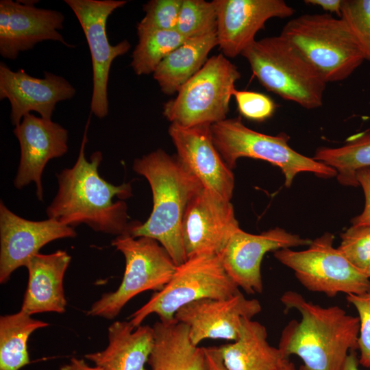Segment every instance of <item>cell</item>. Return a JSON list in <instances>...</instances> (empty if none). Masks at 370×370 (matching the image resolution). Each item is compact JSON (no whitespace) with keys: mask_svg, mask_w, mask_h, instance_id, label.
Wrapping results in <instances>:
<instances>
[{"mask_svg":"<svg viewBox=\"0 0 370 370\" xmlns=\"http://www.w3.org/2000/svg\"><path fill=\"white\" fill-rule=\"evenodd\" d=\"M36 1H0V54L15 60L19 53L46 40L68 44L60 30L64 14L57 10L35 6Z\"/></svg>","mask_w":370,"mask_h":370,"instance_id":"5bb4252c","label":"cell"},{"mask_svg":"<svg viewBox=\"0 0 370 370\" xmlns=\"http://www.w3.org/2000/svg\"><path fill=\"white\" fill-rule=\"evenodd\" d=\"M341 238L338 249L365 274L370 267V226L352 225L341 234Z\"/></svg>","mask_w":370,"mask_h":370,"instance_id":"1f68e13d","label":"cell"},{"mask_svg":"<svg viewBox=\"0 0 370 370\" xmlns=\"http://www.w3.org/2000/svg\"><path fill=\"white\" fill-rule=\"evenodd\" d=\"M73 227L53 219L30 221L16 215L0 202V283L7 282L12 273L26 267L29 259L47 243L73 238Z\"/></svg>","mask_w":370,"mask_h":370,"instance_id":"9a60e30c","label":"cell"},{"mask_svg":"<svg viewBox=\"0 0 370 370\" xmlns=\"http://www.w3.org/2000/svg\"><path fill=\"white\" fill-rule=\"evenodd\" d=\"M133 170L148 181L153 209L145 223H133L130 234L157 241L179 266L187 260L182 234L183 217L189 201L203 186L177 156L162 149L136 159Z\"/></svg>","mask_w":370,"mask_h":370,"instance_id":"3957f363","label":"cell"},{"mask_svg":"<svg viewBox=\"0 0 370 370\" xmlns=\"http://www.w3.org/2000/svg\"><path fill=\"white\" fill-rule=\"evenodd\" d=\"M217 45L226 58L241 55L272 18H288L295 10L283 0H214Z\"/></svg>","mask_w":370,"mask_h":370,"instance_id":"e0dca14e","label":"cell"},{"mask_svg":"<svg viewBox=\"0 0 370 370\" xmlns=\"http://www.w3.org/2000/svg\"><path fill=\"white\" fill-rule=\"evenodd\" d=\"M75 93L74 86L62 76L45 72L43 78L34 77L23 69L14 71L0 63V99L10 101L14 127L31 112L51 119L56 104L73 98Z\"/></svg>","mask_w":370,"mask_h":370,"instance_id":"ac0fdd59","label":"cell"},{"mask_svg":"<svg viewBox=\"0 0 370 370\" xmlns=\"http://www.w3.org/2000/svg\"><path fill=\"white\" fill-rule=\"evenodd\" d=\"M210 126L185 127L171 123L168 131L182 164L203 187L230 201L234 176L212 141Z\"/></svg>","mask_w":370,"mask_h":370,"instance_id":"ffe728a7","label":"cell"},{"mask_svg":"<svg viewBox=\"0 0 370 370\" xmlns=\"http://www.w3.org/2000/svg\"><path fill=\"white\" fill-rule=\"evenodd\" d=\"M183 0H151L143 6L145 16L137 25V33L176 29Z\"/></svg>","mask_w":370,"mask_h":370,"instance_id":"4dcf8cb0","label":"cell"},{"mask_svg":"<svg viewBox=\"0 0 370 370\" xmlns=\"http://www.w3.org/2000/svg\"><path fill=\"white\" fill-rule=\"evenodd\" d=\"M218 348L229 370H278L288 358L278 347L270 345L262 324L246 318L238 339Z\"/></svg>","mask_w":370,"mask_h":370,"instance_id":"cb8c5ba5","label":"cell"},{"mask_svg":"<svg viewBox=\"0 0 370 370\" xmlns=\"http://www.w3.org/2000/svg\"><path fill=\"white\" fill-rule=\"evenodd\" d=\"M280 301L286 311L297 310L301 317L282 330L278 348L283 356L300 358L299 370H341L349 352L358 349V317L338 306L315 304L293 291Z\"/></svg>","mask_w":370,"mask_h":370,"instance_id":"7a4b0ae2","label":"cell"},{"mask_svg":"<svg viewBox=\"0 0 370 370\" xmlns=\"http://www.w3.org/2000/svg\"><path fill=\"white\" fill-rule=\"evenodd\" d=\"M90 120L75 164L56 174L58 191L46 214L48 218L71 227L84 223L105 234H130L133 223L128 222L127 205L122 199L132 195L131 184L115 186L99 175L98 168L103 159L101 151H95L89 161L86 158Z\"/></svg>","mask_w":370,"mask_h":370,"instance_id":"6da1fadb","label":"cell"},{"mask_svg":"<svg viewBox=\"0 0 370 370\" xmlns=\"http://www.w3.org/2000/svg\"><path fill=\"white\" fill-rule=\"evenodd\" d=\"M153 328L154 345L148 360L151 370H209L204 347L191 342L185 324L159 320Z\"/></svg>","mask_w":370,"mask_h":370,"instance_id":"603a6c76","label":"cell"},{"mask_svg":"<svg viewBox=\"0 0 370 370\" xmlns=\"http://www.w3.org/2000/svg\"><path fill=\"white\" fill-rule=\"evenodd\" d=\"M217 20L214 0H183L176 30L186 40L199 37L216 31Z\"/></svg>","mask_w":370,"mask_h":370,"instance_id":"f1b7e54d","label":"cell"},{"mask_svg":"<svg viewBox=\"0 0 370 370\" xmlns=\"http://www.w3.org/2000/svg\"><path fill=\"white\" fill-rule=\"evenodd\" d=\"M346 299L354 306L358 314L359 364L370 369V289L360 295H347Z\"/></svg>","mask_w":370,"mask_h":370,"instance_id":"836d02e7","label":"cell"},{"mask_svg":"<svg viewBox=\"0 0 370 370\" xmlns=\"http://www.w3.org/2000/svg\"><path fill=\"white\" fill-rule=\"evenodd\" d=\"M112 245L125 258L122 281L114 291L101 295L86 312L87 315L107 319L115 318L138 294L162 290L177 267L166 249L151 238H134L126 234L117 236Z\"/></svg>","mask_w":370,"mask_h":370,"instance_id":"9c48e42d","label":"cell"},{"mask_svg":"<svg viewBox=\"0 0 370 370\" xmlns=\"http://www.w3.org/2000/svg\"><path fill=\"white\" fill-rule=\"evenodd\" d=\"M278 370H299L295 365L288 359L286 358Z\"/></svg>","mask_w":370,"mask_h":370,"instance_id":"ab89813d","label":"cell"},{"mask_svg":"<svg viewBox=\"0 0 370 370\" xmlns=\"http://www.w3.org/2000/svg\"><path fill=\"white\" fill-rule=\"evenodd\" d=\"M59 370H105L103 368L95 365L89 366L83 359L72 358L69 364L62 366Z\"/></svg>","mask_w":370,"mask_h":370,"instance_id":"74e56055","label":"cell"},{"mask_svg":"<svg viewBox=\"0 0 370 370\" xmlns=\"http://www.w3.org/2000/svg\"><path fill=\"white\" fill-rule=\"evenodd\" d=\"M108 338L104 349L85 358L105 370H147L154 345L153 327L140 325L135 328L129 321H116L108 327Z\"/></svg>","mask_w":370,"mask_h":370,"instance_id":"7402d4cb","label":"cell"},{"mask_svg":"<svg viewBox=\"0 0 370 370\" xmlns=\"http://www.w3.org/2000/svg\"><path fill=\"white\" fill-rule=\"evenodd\" d=\"M71 260V256L63 250L49 254L38 253L29 259L25 267L28 282L21 310L31 316L65 312L64 277Z\"/></svg>","mask_w":370,"mask_h":370,"instance_id":"44dd1931","label":"cell"},{"mask_svg":"<svg viewBox=\"0 0 370 370\" xmlns=\"http://www.w3.org/2000/svg\"><path fill=\"white\" fill-rule=\"evenodd\" d=\"M334 236L326 232L302 251L291 248L273 252L274 257L294 271L308 291L334 297L342 293L360 295L370 289V280L334 248Z\"/></svg>","mask_w":370,"mask_h":370,"instance_id":"30bf717a","label":"cell"},{"mask_svg":"<svg viewBox=\"0 0 370 370\" xmlns=\"http://www.w3.org/2000/svg\"><path fill=\"white\" fill-rule=\"evenodd\" d=\"M241 77L237 66L227 58L222 53L213 56L181 87L175 98L164 103L162 114L171 123L185 127L223 121Z\"/></svg>","mask_w":370,"mask_h":370,"instance_id":"ba28073f","label":"cell"},{"mask_svg":"<svg viewBox=\"0 0 370 370\" xmlns=\"http://www.w3.org/2000/svg\"><path fill=\"white\" fill-rule=\"evenodd\" d=\"M239 227L230 201L202 186L189 201L183 217L182 234L187 259L219 255Z\"/></svg>","mask_w":370,"mask_h":370,"instance_id":"7c38bea8","label":"cell"},{"mask_svg":"<svg viewBox=\"0 0 370 370\" xmlns=\"http://www.w3.org/2000/svg\"><path fill=\"white\" fill-rule=\"evenodd\" d=\"M343 0H306L307 4L318 5L325 11L336 13L340 18Z\"/></svg>","mask_w":370,"mask_h":370,"instance_id":"8d00e7d4","label":"cell"},{"mask_svg":"<svg viewBox=\"0 0 370 370\" xmlns=\"http://www.w3.org/2000/svg\"><path fill=\"white\" fill-rule=\"evenodd\" d=\"M76 16L86 38L92 66L90 112L99 119L108 114V84L113 61L128 52L131 44L123 40L110 43L106 33L108 17L125 5V0H65Z\"/></svg>","mask_w":370,"mask_h":370,"instance_id":"8fae6325","label":"cell"},{"mask_svg":"<svg viewBox=\"0 0 370 370\" xmlns=\"http://www.w3.org/2000/svg\"><path fill=\"white\" fill-rule=\"evenodd\" d=\"M212 141L225 162L231 169L241 158L265 160L278 166L284 175V186L290 187L294 177L301 172L330 178L336 176L333 168L304 156L288 143L285 133L271 136L247 127L241 117L226 119L210 126Z\"/></svg>","mask_w":370,"mask_h":370,"instance_id":"8992f818","label":"cell"},{"mask_svg":"<svg viewBox=\"0 0 370 370\" xmlns=\"http://www.w3.org/2000/svg\"><path fill=\"white\" fill-rule=\"evenodd\" d=\"M232 96L240 114L249 120L263 121L273 114L276 108L274 101L263 93L235 88Z\"/></svg>","mask_w":370,"mask_h":370,"instance_id":"d6a6232c","label":"cell"},{"mask_svg":"<svg viewBox=\"0 0 370 370\" xmlns=\"http://www.w3.org/2000/svg\"><path fill=\"white\" fill-rule=\"evenodd\" d=\"M138 43L132 55L131 66L137 75L153 74L160 63L185 39L176 29L137 33Z\"/></svg>","mask_w":370,"mask_h":370,"instance_id":"83f0119b","label":"cell"},{"mask_svg":"<svg viewBox=\"0 0 370 370\" xmlns=\"http://www.w3.org/2000/svg\"><path fill=\"white\" fill-rule=\"evenodd\" d=\"M217 45L216 30L187 39L170 53L153 73L161 92L166 95L177 93L203 67L210 51Z\"/></svg>","mask_w":370,"mask_h":370,"instance_id":"d4e9b609","label":"cell"},{"mask_svg":"<svg viewBox=\"0 0 370 370\" xmlns=\"http://www.w3.org/2000/svg\"><path fill=\"white\" fill-rule=\"evenodd\" d=\"M209 370H229L224 365L219 348L204 347Z\"/></svg>","mask_w":370,"mask_h":370,"instance_id":"d590c367","label":"cell"},{"mask_svg":"<svg viewBox=\"0 0 370 370\" xmlns=\"http://www.w3.org/2000/svg\"><path fill=\"white\" fill-rule=\"evenodd\" d=\"M365 275L370 280V267L365 273Z\"/></svg>","mask_w":370,"mask_h":370,"instance_id":"60d3db41","label":"cell"},{"mask_svg":"<svg viewBox=\"0 0 370 370\" xmlns=\"http://www.w3.org/2000/svg\"><path fill=\"white\" fill-rule=\"evenodd\" d=\"M258 299H247L241 293L227 299H201L180 309L175 319L185 324L191 342L198 345L205 339L235 341L239 337L243 320L260 312Z\"/></svg>","mask_w":370,"mask_h":370,"instance_id":"2e32d148","label":"cell"},{"mask_svg":"<svg viewBox=\"0 0 370 370\" xmlns=\"http://www.w3.org/2000/svg\"><path fill=\"white\" fill-rule=\"evenodd\" d=\"M21 156L14 186L21 189L34 182L38 200H43L42 175L47 162L64 156L68 151V131L51 119L37 117L32 113L23 116L14 127Z\"/></svg>","mask_w":370,"mask_h":370,"instance_id":"d6986e66","label":"cell"},{"mask_svg":"<svg viewBox=\"0 0 370 370\" xmlns=\"http://www.w3.org/2000/svg\"><path fill=\"white\" fill-rule=\"evenodd\" d=\"M354 40L370 61V0H343L341 16Z\"/></svg>","mask_w":370,"mask_h":370,"instance_id":"f546056e","label":"cell"},{"mask_svg":"<svg viewBox=\"0 0 370 370\" xmlns=\"http://www.w3.org/2000/svg\"><path fill=\"white\" fill-rule=\"evenodd\" d=\"M312 158L335 169L341 184L358 186L357 171L370 167V132L353 136L339 147H319Z\"/></svg>","mask_w":370,"mask_h":370,"instance_id":"4316f807","label":"cell"},{"mask_svg":"<svg viewBox=\"0 0 370 370\" xmlns=\"http://www.w3.org/2000/svg\"><path fill=\"white\" fill-rule=\"evenodd\" d=\"M312 241L280 227L260 234L247 233L240 227L232 235L219 255L221 264L233 282L248 294L263 291L261 263L269 251L309 245Z\"/></svg>","mask_w":370,"mask_h":370,"instance_id":"4fadbf2b","label":"cell"},{"mask_svg":"<svg viewBox=\"0 0 370 370\" xmlns=\"http://www.w3.org/2000/svg\"><path fill=\"white\" fill-rule=\"evenodd\" d=\"M49 323L18 312L0 317V370H21L30 362L27 341L36 330Z\"/></svg>","mask_w":370,"mask_h":370,"instance_id":"484cf974","label":"cell"},{"mask_svg":"<svg viewBox=\"0 0 370 370\" xmlns=\"http://www.w3.org/2000/svg\"><path fill=\"white\" fill-rule=\"evenodd\" d=\"M280 35L327 83L346 79L365 60L345 21L331 14H305L291 19Z\"/></svg>","mask_w":370,"mask_h":370,"instance_id":"5b68a950","label":"cell"},{"mask_svg":"<svg viewBox=\"0 0 370 370\" xmlns=\"http://www.w3.org/2000/svg\"><path fill=\"white\" fill-rule=\"evenodd\" d=\"M359 186L365 195V207L362 213L352 219V225L370 226V167L359 169L356 173Z\"/></svg>","mask_w":370,"mask_h":370,"instance_id":"e575fe53","label":"cell"},{"mask_svg":"<svg viewBox=\"0 0 370 370\" xmlns=\"http://www.w3.org/2000/svg\"><path fill=\"white\" fill-rule=\"evenodd\" d=\"M359 365L356 351H352L348 354L341 370H360Z\"/></svg>","mask_w":370,"mask_h":370,"instance_id":"f35d334b","label":"cell"},{"mask_svg":"<svg viewBox=\"0 0 370 370\" xmlns=\"http://www.w3.org/2000/svg\"><path fill=\"white\" fill-rule=\"evenodd\" d=\"M241 56L268 91L306 109L323 105L327 82L281 35L256 40Z\"/></svg>","mask_w":370,"mask_h":370,"instance_id":"277c9868","label":"cell"},{"mask_svg":"<svg viewBox=\"0 0 370 370\" xmlns=\"http://www.w3.org/2000/svg\"><path fill=\"white\" fill-rule=\"evenodd\" d=\"M241 292L225 271L219 255L201 254L188 258L160 291L133 312L130 322L136 328L150 314L162 322L175 320L177 311L201 299H227Z\"/></svg>","mask_w":370,"mask_h":370,"instance_id":"52a82bcc","label":"cell"},{"mask_svg":"<svg viewBox=\"0 0 370 370\" xmlns=\"http://www.w3.org/2000/svg\"><path fill=\"white\" fill-rule=\"evenodd\" d=\"M369 77H370V71H369Z\"/></svg>","mask_w":370,"mask_h":370,"instance_id":"b9f144b4","label":"cell"}]
</instances>
